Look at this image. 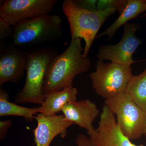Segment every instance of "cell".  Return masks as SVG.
Returning a JSON list of instances; mask_svg holds the SVG:
<instances>
[{"mask_svg":"<svg viewBox=\"0 0 146 146\" xmlns=\"http://www.w3.org/2000/svg\"><path fill=\"white\" fill-rule=\"evenodd\" d=\"M82 39H72L67 49L56 55L50 63L43 88L45 97L72 86L76 76L89 70L91 62L89 58L83 56Z\"/></svg>","mask_w":146,"mask_h":146,"instance_id":"obj_1","label":"cell"},{"mask_svg":"<svg viewBox=\"0 0 146 146\" xmlns=\"http://www.w3.org/2000/svg\"><path fill=\"white\" fill-rule=\"evenodd\" d=\"M26 53L25 82L14 101L16 104L30 103L41 105L46 98L43 88L47 70L51 60L58 54L57 51L51 48H42Z\"/></svg>","mask_w":146,"mask_h":146,"instance_id":"obj_2","label":"cell"},{"mask_svg":"<svg viewBox=\"0 0 146 146\" xmlns=\"http://www.w3.org/2000/svg\"><path fill=\"white\" fill-rule=\"evenodd\" d=\"M62 10L70 24L72 39L81 38L85 42L84 57H87L101 27L116 11L113 8L96 11L86 10L79 7L74 0H65Z\"/></svg>","mask_w":146,"mask_h":146,"instance_id":"obj_3","label":"cell"},{"mask_svg":"<svg viewBox=\"0 0 146 146\" xmlns=\"http://www.w3.org/2000/svg\"><path fill=\"white\" fill-rule=\"evenodd\" d=\"M13 44L20 48L51 43L62 37V20L47 14L21 22L13 28Z\"/></svg>","mask_w":146,"mask_h":146,"instance_id":"obj_4","label":"cell"},{"mask_svg":"<svg viewBox=\"0 0 146 146\" xmlns=\"http://www.w3.org/2000/svg\"><path fill=\"white\" fill-rule=\"evenodd\" d=\"M104 103L116 115L120 129L129 140L146 136V112L134 103L126 91L105 100Z\"/></svg>","mask_w":146,"mask_h":146,"instance_id":"obj_5","label":"cell"},{"mask_svg":"<svg viewBox=\"0 0 146 146\" xmlns=\"http://www.w3.org/2000/svg\"><path fill=\"white\" fill-rule=\"evenodd\" d=\"M133 76L131 66L98 60L89 77L96 93L106 100L126 91Z\"/></svg>","mask_w":146,"mask_h":146,"instance_id":"obj_6","label":"cell"},{"mask_svg":"<svg viewBox=\"0 0 146 146\" xmlns=\"http://www.w3.org/2000/svg\"><path fill=\"white\" fill-rule=\"evenodd\" d=\"M56 0H6L0 7V18L15 27L23 21L49 14Z\"/></svg>","mask_w":146,"mask_h":146,"instance_id":"obj_7","label":"cell"},{"mask_svg":"<svg viewBox=\"0 0 146 146\" xmlns=\"http://www.w3.org/2000/svg\"><path fill=\"white\" fill-rule=\"evenodd\" d=\"M138 24L127 23L124 25L122 38L118 44L107 45L100 48L97 54L99 60H109L112 62L129 65L138 61L132 58L133 54L141 44L136 36Z\"/></svg>","mask_w":146,"mask_h":146,"instance_id":"obj_8","label":"cell"},{"mask_svg":"<svg viewBox=\"0 0 146 146\" xmlns=\"http://www.w3.org/2000/svg\"><path fill=\"white\" fill-rule=\"evenodd\" d=\"M89 136L91 146H144L133 144L123 134L115 115L105 105L100 115L98 126Z\"/></svg>","mask_w":146,"mask_h":146,"instance_id":"obj_9","label":"cell"},{"mask_svg":"<svg viewBox=\"0 0 146 146\" xmlns=\"http://www.w3.org/2000/svg\"><path fill=\"white\" fill-rule=\"evenodd\" d=\"M26 52L14 44L8 45L0 54V86L7 82L16 83L26 70Z\"/></svg>","mask_w":146,"mask_h":146,"instance_id":"obj_10","label":"cell"},{"mask_svg":"<svg viewBox=\"0 0 146 146\" xmlns=\"http://www.w3.org/2000/svg\"><path fill=\"white\" fill-rule=\"evenodd\" d=\"M37 125L33 131L36 146H49L55 137L67 136L68 127L74 123L65 119L64 115L45 116L39 113L35 116Z\"/></svg>","mask_w":146,"mask_h":146,"instance_id":"obj_11","label":"cell"},{"mask_svg":"<svg viewBox=\"0 0 146 146\" xmlns=\"http://www.w3.org/2000/svg\"><path fill=\"white\" fill-rule=\"evenodd\" d=\"M61 111L66 120L86 129L89 135L96 129L93 123L100 113L96 105L88 99L70 103Z\"/></svg>","mask_w":146,"mask_h":146,"instance_id":"obj_12","label":"cell"},{"mask_svg":"<svg viewBox=\"0 0 146 146\" xmlns=\"http://www.w3.org/2000/svg\"><path fill=\"white\" fill-rule=\"evenodd\" d=\"M78 94V89L72 85L46 96L43 103L38 107L39 113L45 116L56 115L66 105L76 101Z\"/></svg>","mask_w":146,"mask_h":146,"instance_id":"obj_13","label":"cell"},{"mask_svg":"<svg viewBox=\"0 0 146 146\" xmlns=\"http://www.w3.org/2000/svg\"><path fill=\"white\" fill-rule=\"evenodd\" d=\"M146 11V0H128L126 6L115 22L96 38L107 35L108 40L113 38L118 29L127 23L128 21L134 19Z\"/></svg>","mask_w":146,"mask_h":146,"instance_id":"obj_14","label":"cell"},{"mask_svg":"<svg viewBox=\"0 0 146 146\" xmlns=\"http://www.w3.org/2000/svg\"><path fill=\"white\" fill-rule=\"evenodd\" d=\"M9 94L1 88L0 89V116H16L23 117L31 121L35 115L39 113L38 108H29L18 106L9 101Z\"/></svg>","mask_w":146,"mask_h":146,"instance_id":"obj_15","label":"cell"},{"mask_svg":"<svg viewBox=\"0 0 146 146\" xmlns=\"http://www.w3.org/2000/svg\"><path fill=\"white\" fill-rule=\"evenodd\" d=\"M126 91L138 107L146 112V68L140 74L133 76Z\"/></svg>","mask_w":146,"mask_h":146,"instance_id":"obj_16","label":"cell"},{"mask_svg":"<svg viewBox=\"0 0 146 146\" xmlns=\"http://www.w3.org/2000/svg\"><path fill=\"white\" fill-rule=\"evenodd\" d=\"M127 2L126 0L98 1L97 10L103 11L108 8H113L118 11L120 14L125 8Z\"/></svg>","mask_w":146,"mask_h":146,"instance_id":"obj_17","label":"cell"},{"mask_svg":"<svg viewBox=\"0 0 146 146\" xmlns=\"http://www.w3.org/2000/svg\"><path fill=\"white\" fill-rule=\"evenodd\" d=\"M10 26L2 18H0V40L3 41V39L7 38H13L14 32L13 28H11Z\"/></svg>","mask_w":146,"mask_h":146,"instance_id":"obj_18","label":"cell"},{"mask_svg":"<svg viewBox=\"0 0 146 146\" xmlns=\"http://www.w3.org/2000/svg\"><path fill=\"white\" fill-rule=\"evenodd\" d=\"M98 1L96 0H80L76 1V2L78 5L82 8L91 11H96L97 10Z\"/></svg>","mask_w":146,"mask_h":146,"instance_id":"obj_19","label":"cell"},{"mask_svg":"<svg viewBox=\"0 0 146 146\" xmlns=\"http://www.w3.org/2000/svg\"><path fill=\"white\" fill-rule=\"evenodd\" d=\"M12 124L10 120L0 121V139L1 141L4 139L9 129Z\"/></svg>","mask_w":146,"mask_h":146,"instance_id":"obj_20","label":"cell"},{"mask_svg":"<svg viewBox=\"0 0 146 146\" xmlns=\"http://www.w3.org/2000/svg\"><path fill=\"white\" fill-rule=\"evenodd\" d=\"M75 142L77 146H91L89 138L84 134H80L78 135Z\"/></svg>","mask_w":146,"mask_h":146,"instance_id":"obj_21","label":"cell"}]
</instances>
